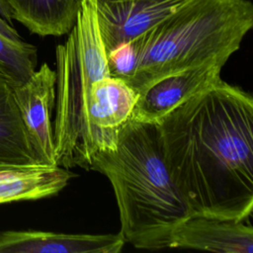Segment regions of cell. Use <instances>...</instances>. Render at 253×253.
<instances>
[{
	"label": "cell",
	"mask_w": 253,
	"mask_h": 253,
	"mask_svg": "<svg viewBox=\"0 0 253 253\" xmlns=\"http://www.w3.org/2000/svg\"><path fill=\"white\" fill-rule=\"evenodd\" d=\"M157 126L173 182L192 211L245 220L253 209V99L219 79Z\"/></svg>",
	"instance_id": "1"
},
{
	"label": "cell",
	"mask_w": 253,
	"mask_h": 253,
	"mask_svg": "<svg viewBox=\"0 0 253 253\" xmlns=\"http://www.w3.org/2000/svg\"><path fill=\"white\" fill-rule=\"evenodd\" d=\"M252 27L250 0H189L137 38L107 52L109 70L139 95L167 75L211 61L226 63Z\"/></svg>",
	"instance_id": "2"
},
{
	"label": "cell",
	"mask_w": 253,
	"mask_h": 253,
	"mask_svg": "<svg viewBox=\"0 0 253 253\" xmlns=\"http://www.w3.org/2000/svg\"><path fill=\"white\" fill-rule=\"evenodd\" d=\"M90 169L114 189L126 242L170 248L174 230L193 213L169 173L155 123L129 119L118 129L115 147L92 154Z\"/></svg>",
	"instance_id": "3"
},
{
	"label": "cell",
	"mask_w": 253,
	"mask_h": 253,
	"mask_svg": "<svg viewBox=\"0 0 253 253\" xmlns=\"http://www.w3.org/2000/svg\"><path fill=\"white\" fill-rule=\"evenodd\" d=\"M67 35L55 49V161L66 169L79 166L89 170L92 154L115 147L117 140V134L99 131L88 120L92 84L111 75L93 0H81Z\"/></svg>",
	"instance_id": "4"
},
{
	"label": "cell",
	"mask_w": 253,
	"mask_h": 253,
	"mask_svg": "<svg viewBox=\"0 0 253 253\" xmlns=\"http://www.w3.org/2000/svg\"><path fill=\"white\" fill-rule=\"evenodd\" d=\"M55 85V71L43 63L25 83L13 86L15 101L30 142L40 163L43 165H56L51 124Z\"/></svg>",
	"instance_id": "5"
},
{
	"label": "cell",
	"mask_w": 253,
	"mask_h": 253,
	"mask_svg": "<svg viewBox=\"0 0 253 253\" xmlns=\"http://www.w3.org/2000/svg\"><path fill=\"white\" fill-rule=\"evenodd\" d=\"M189 0H93L106 51L137 38Z\"/></svg>",
	"instance_id": "6"
},
{
	"label": "cell",
	"mask_w": 253,
	"mask_h": 253,
	"mask_svg": "<svg viewBox=\"0 0 253 253\" xmlns=\"http://www.w3.org/2000/svg\"><path fill=\"white\" fill-rule=\"evenodd\" d=\"M225 63L211 61L167 75L144 89L137 98L132 120L157 123L191 97L214 85Z\"/></svg>",
	"instance_id": "7"
},
{
	"label": "cell",
	"mask_w": 253,
	"mask_h": 253,
	"mask_svg": "<svg viewBox=\"0 0 253 253\" xmlns=\"http://www.w3.org/2000/svg\"><path fill=\"white\" fill-rule=\"evenodd\" d=\"M170 248L252 253L253 228L244 220L191 214L174 230Z\"/></svg>",
	"instance_id": "8"
},
{
	"label": "cell",
	"mask_w": 253,
	"mask_h": 253,
	"mask_svg": "<svg viewBox=\"0 0 253 253\" xmlns=\"http://www.w3.org/2000/svg\"><path fill=\"white\" fill-rule=\"evenodd\" d=\"M125 244L121 233L70 234L39 230L0 232V253H119Z\"/></svg>",
	"instance_id": "9"
},
{
	"label": "cell",
	"mask_w": 253,
	"mask_h": 253,
	"mask_svg": "<svg viewBox=\"0 0 253 253\" xmlns=\"http://www.w3.org/2000/svg\"><path fill=\"white\" fill-rule=\"evenodd\" d=\"M137 92L124 79L105 76L96 80L90 90L88 120L99 131L116 135L132 115Z\"/></svg>",
	"instance_id": "10"
},
{
	"label": "cell",
	"mask_w": 253,
	"mask_h": 253,
	"mask_svg": "<svg viewBox=\"0 0 253 253\" xmlns=\"http://www.w3.org/2000/svg\"><path fill=\"white\" fill-rule=\"evenodd\" d=\"M72 177L73 173L58 165L0 168V205L54 196Z\"/></svg>",
	"instance_id": "11"
},
{
	"label": "cell",
	"mask_w": 253,
	"mask_h": 253,
	"mask_svg": "<svg viewBox=\"0 0 253 253\" xmlns=\"http://www.w3.org/2000/svg\"><path fill=\"white\" fill-rule=\"evenodd\" d=\"M39 164L15 101L13 85L0 72V168Z\"/></svg>",
	"instance_id": "12"
},
{
	"label": "cell",
	"mask_w": 253,
	"mask_h": 253,
	"mask_svg": "<svg viewBox=\"0 0 253 253\" xmlns=\"http://www.w3.org/2000/svg\"><path fill=\"white\" fill-rule=\"evenodd\" d=\"M12 18L41 37H59L75 24L81 0H6Z\"/></svg>",
	"instance_id": "13"
},
{
	"label": "cell",
	"mask_w": 253,
	"mask_h": 253,
	"mask_svg": "<svg viewBox=\"0 0 253 253\" xmlns=\"http://www.w3.org/2000/svg\"><path fill=\"white\" fill-rule=\"evenodd\" d=\"M37 48L26 42H16L0 35V72L13 86L25 83L36 71Z\"/></svg>",
	"instance_id": "14"
},
{
	"label": "cell",
	"mask_w": 253,
	"mask_h": 253,
	"mask_svg": "<svg viewBox=\"0 0 253 253\" xmlns=\"http://www.w3.org/2000/svg\"><path fill=\"white\" fill-rule=\"evenodd\" d=\"M0 35L5 37L6 39L16 42H23V39L18 34V32L15 30L13 25L9 24L1 16H0Z\"/></svg>",
	"instance_id": "15"
},
{
	"label": "cell",
	"mask_w": 253,
	"mask_h": 253,
	"mask_svg": "<svg viewBox=\"0 0 253 253\" xmlns=\"http://www.w3.org/2000/svg\"><path fill=\"white\" fill-rule=\"evenodd\" d=\"M0 16L12 25V11L6 0H0Z\"/></svg>",
	"instance_id": "16"
}]
</instances>
